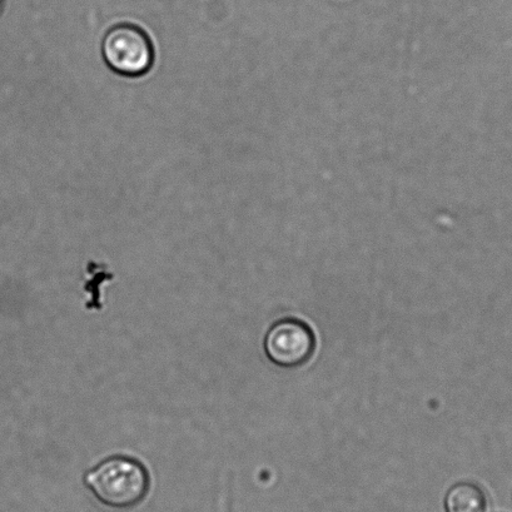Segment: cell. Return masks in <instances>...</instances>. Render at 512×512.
Returning a JSON list of instances; mask_svg holds the SVG:
<instances>
[{"instance_id":"obj_2","label":"cell","mask_w":512,"mask_h":512,"mask_svg":"<svg viewBox=\"0 0 512 512\" xmlns=\"http://www.w3.org/2000/svg\"><path fill=\"white\" fill-rule=\"evenodd\" d=\"M102 54L113 72L126 77L143 76L154 62L151 39L132 24H118L109 29L103 38Z\"/></svg>"},{"instance_id":"obj_3","label":"cell","mask_w":512,"mask_h":512,"mask_svg":"<svg viewBox=\"0 0 512 512\" xmlns=\"http://www.w3.org/2000/svg\"><path fill=\"white\" fill-rule=\"evenodd\" d=\"M316 350V337L306 322L285 318L275 323L265 337V351L273 364L295 369L307 364Z\"/></svg>"},{"instance_id":"obj_5","label":"cell","mask_w":512,"mask_h":512,"mask_svg":"<svg viewBox=\"0 0 512 512\" xmlns=\"http://www.w3.org/2000/svg\"><path fill=\"white\" fill-rule=\"evenodd\" d=\"M4 7V0H0V13H2Z\"/></svg>"},{"instance_id":"obj_4","label":"cell","mask_w":512,"mask_h":512,"mask_svg":"<svg viewBox=\"0 0 512 512\" xmlns=\"http://www.w3.org/2000/svg\"><path fill=\"white\" fill-rule=\"evenodd\" d=\"M445 509L446 512H486L485 492L474 482H459L447 492Z\"/></svg>"},{"instance_id":"obj_1","label":"cell","mask_w":512,"mask_h":512,"mask_svg":"<svg viewBox=\"0 0 512 512\" xmlns=\"http://www.w3.org/2000/svg\"><path fill=\"white\" fill-rule=\"evenodd\" d=\"M84 484L103 505L123 510L146 499L151 477L141 461L132 456L113 455L87 471Z\"/></svg>"}]
</instances>
